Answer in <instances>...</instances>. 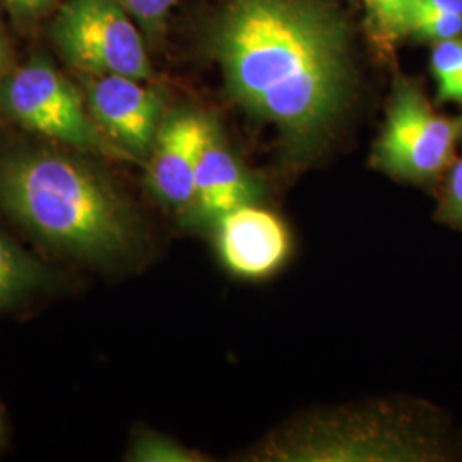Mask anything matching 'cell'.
I'll return each instance as SVG.
<instances>
[{
	"label": "cell",
	"instance_id": "obj_5",
	"mask_svg": "<svg viewBox=\"0 0 462 462\" xmlns=\"http://www.w3.org/2000/svg\"><path fill=\"white\" fill-rule=\"evenodd\" d=\"M459 137L457 122L439 116L416 86L397 84L375 165L402 180L430 182L450 165Z\"/></svg>",
	"mask_w": 462,
	"mask_h": 462
},
{
	"label": "cell",
	"instance_id": "obj_13",
	"mask_svg": "<svg viewBox=\"0 0 462 462\" xmlns=\"http://www.w3.org/2000/svg\"><path fill=\"white\" fill-rule=\"evenodd\" d=\"M375 30L383 38L404 34V11L410 0H364Z\"/></svg>",
	"mask_w": 462,
	"mask_h": 462
},
{
	"label": "cell",
	"instance_id": "obj_9",
	"mask_svg": "<svg viewBox=\"0 0 462 462\" xmlns=\"http://www.w3.org/2000/svg\"><path fill=\"white\" fill-rule=\"evenodd\" d=\"M255 183L211 125L199 156L194 211L202 221H219L233 209L252 204Z\"/></svg>",
	"mask_w": 462,
	"mask_h": 462
},
{
	"label": "cell",
	"instance_id": "obj_12",
	"mask_svg": "<svg viewBox=\"0 0 462 462\" xmlns=\"http://www.w3.org/2000/svg\"><path fill=\"white\" fill-rule=\"evenodd\" d=\"M416 33L435 42L459 38L462 33V16L450 14H416L408 17L404 34Z\"/></svg>",
	"mask_w": 462,
	"mask_h": 462
},
{
	"label": "cell",
	"instance_id": "obj_14",
	"mask_svg": "<svg viewBox=\"0 0 462 462\" xmlns=\"http://www.w3.org/2000/svg\"><path fill=\"white\" fill-rule=\"evenodd\" d=\"M137 461H194L192 452L158 437H146L134 448Z\"/></svg>",
	"mask_w": 462,
	"mask_h": 462
},
{
	"label": "cell",
	"instance_id": "obj_11",
	"mask_svg": "<svg viewBox=\"0 0 462 462\" xmlns=\"http://www.w3.org/2000/svg\"><path fill=\"white\" fill-rule=\"evenodd\" d=\"M431 70L440 99L462 103V42L459 38L437 42L431 53Z\"/></svg>",
	"mask_w": 462,
	"mask_h": 462
},
{
	"label": "cell",
	"instance_id": "obj_1",
	"mask_svg": "<svg viewBox=\"0 0 462 462\" xmlns=\"http://www.w3.org/2000/svg\"><path fill=\"white\" fill-rule=\"evenodd\" d=\"M215 47L231 97L298 148L345 110L353 88L346 28L314 0H230Z\"/></svg>",
	"mask_w": 462,
	"mask_h": 462
},
{
	"label": "cell",
	"instance_id": "obj_15",
	"mask_svg": "<svg viewBox=\"0 0 462 462\" xmlns=\"http://www.w3.org/2000/svg\"><path fill=\"white\" fill-rule=\"evenodd\" d=\"M440 216L444 221L462 225V160L450 170Z\"/></svg>",
	"mask_w": 462,
	"mask_h": 462
},
{
	"label": "cell",
	"instance_id": "obj_4",
	"mask_svg": "<svg viewBox=\"0 0 462 462\" xmlns=\"http://www.w3.org/2000/svg\"><path fill=\"white\" fill-rule=\"evenodd\" d=\"M57 49L89 76H149L148 53L131 14L116 0H66L51 24Z\"/></svg>",
	"mask_w": 462,
	"mask_h": 462
},
{
	"label": "cell",
	"instance_id": "obj_16",
	"mask_svg": "<svg viewBox=\"0 0 462 462\" xmlns=\"http://www.w3.org/2000/svg\"><path fill=\"white\" fill-rule=\"evenodd\" d=\"M131 16L144 24H156L179 0H116Z\"/></svg>",
	"mask_w": 462,
	"mask_h": 462
},
{
	"label": "cell",
	"instance_id": "obj_6",
	"mask_svg": "<svg viewBox=\"0 0 462 462\" xmlns=\"http://www.w3.org/2000/svg\"><path fill=\"white\" fill-rule=\"evenodd\" d=\"M88 108L122 151L137 156L152 151L162 125V99L139 79L116 74L89 76Z\"/></svg>",
	"mask_w": 462,
	"mask_h": 462
},
{
	"label": "cell",
	"instance_id": "obj_19",
	"mask_svg": "<svg viewBox=\"0 0 462 462\" xmlns=\"http://www.w3.org/2000/svg\"><path fill=\"white\" fill-rule=\"evenodd\" d=\"M4 59H5V55H4V42H2V36H0V72H2V67H4Z\"/></svg>",
	"mask_w": 462,
	"mask_h": 462
},
{
	"label": "cell",
	"instance_id": "obj_21",
	"mask_svg": "<svg viewBox=\"0 0 462 462\" xmlns=\"http://www.w3.org/2000/svg\"><path fill=\"white\" fill-rule=\"evenodd\" d=\"M457 125H459V131H461V135H462V118H461V120H457Z\"/></svg>",
	"mask_w": 462,
	"mask_h": 462
},
{
	"label": "cell",
	"instance_id": "obj_10",
	"mask_svg": "<svg viewBox=\"0 0 462 462\" xmlns=\"http://www.w3.org/2000/svg\"><path fill=\"white\" fill-rule=\"evenodd\" d=\"M51 273L0 231V309L49 286Z\"/></svg>",
	"mask_w": 462,
	"mask_h": 462
},
{
	"label": "cell",
	"instance_id": "obj_3",
	"mask_svg": "<svg viewBox=\"0 0 462 462\" xmlns=\"http://www.w3.org/2000/svg\"><path fill=\"white\" fill-rule=\"evenodd\" d=\"M2 101L23 127L64 146L101 156L122 151L101 131L74 84L43 59L17 69L2 88Z\"/></svg>",
	"mask_w": 462,
	"mask_h": 462
},
{
	"label": "cell",
	"instance_id": "obj_18",
	"mask_svg": "<svg viewBox=\"0 0 462 462\" xmlns=\"http://www.w3.org/2000/svg\"><path fill=\"white\" fill-rule=\"evenodd\" d=\"M11 11L21 16H33L45 11L53 0H4Z\"/></svg>",
	"mask_w": 462,
	"mask_h": 462
},
{
	"label": "cell",
	"instance_id": "obj_20",
	"mask_svg": "<svg viewBox=\"0 0 462 462\" xmlns=\"http://www.w3.org/2000/svg\"><path fill=\"white\" fill-rule=\"evenodd\" d=\"M2 437H4V420H2V414H0V442H2Z\"/></svg>",
	"mask_w": 462,
	"mask_h": 462
},
{
	"label": "cell",
	"instance_id": "obj_8",
	"mask_svg": "<svg viewBox=\"0 0 462 462\" xmlns=\"http://www.w3.org/2000/svg\"><path fill=\"white\" fill-rule=\"evenodd\" d=\"M211 124L198 114H175L162 122L152 146L149 183L166 204H194L199 156Z\"/></svg>",
	"mask_w": 462,
	"mask_h": 462
},
{
	"label": "cell",
	"instance_id": "obj_7",
	"mask_svg": "<svg viewBox=\"0 0 462 462\" xmlns=\"http://www.w3.org/2000/svg\"><path fill=\"white\" fill-rule=\"evenodd\" d=\"M217 247L235 274L264 278L286 259L290 236L280 217L245 204L217 221Z\"/></svg>",
	"mask_w": 462,
	"mask_h": 462
},
{
	"label": "cell",
	"instance_id": "obj_17",
	"mask_svg": "<svg viewBox=\"0 0 462 462\" xmlns=\"http://www.w3.org/2000/svg\"><path fill=\"white\" fill-rule=\"evenodd\" d=\"M416 14L462 16V0H410L404 11V24L408 17Z\"/></svg>",
	"mask_w": 462,
	"mask_h": 462
},
{
	"label": "cell",
	"instance_id": "obj_2",
	"mask_svg": "<svg viewBox=\"0 0 462 462\" xmlns=\"http://www.w3.org/2000/svg\"><path fill=\"white\" fill-rule=\"evenodd\" d=\"M0 208L51 247L95 264L124 257L137 238L133 211L110 180L55 151L0 156Z\"/></svg>",
	"mask_w": 462,
	"mask_h": 462
}]
</instances>
